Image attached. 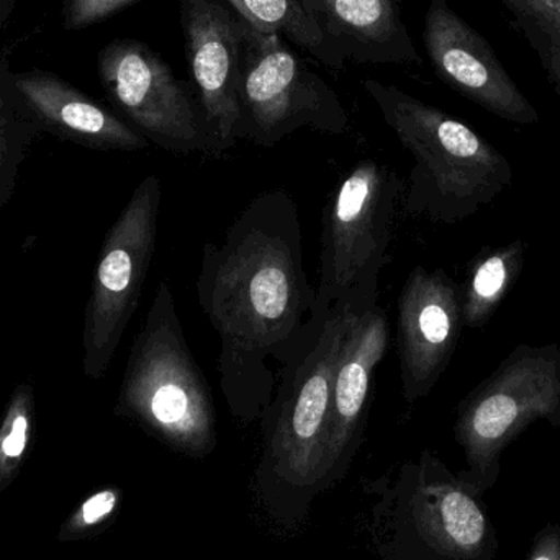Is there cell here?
<instances>
[{
  "label": "cell",
  "mask_w": 560,
  "mask_h": 560,
  "mask_svg": "<svg viewBox=\"0 0 560 560\" xmlns=\"http://www.w3.org/2000/svg\"><path fill=\"white\" fill-rule=\"evenodd\" d=\"M362 85L415 160L401 199L405 217L456 225L512 186V164L472 127L395 85L375 79Z\"/></svg>",
  "instance_id": "obj_2"
},
{
  "label": "cell",
  "mask_w": 560,
  "mask_h": 560,
  "mask_svg": "<svg viewBox=\"0 0 560 560\" xmlns=\"http://www.w3.org/2000/svg\"><path fill=\"white\" fill-rule=\"evenodd\" d=\"M512 12V22L529 23L560 35V0H500Z\"/></svg>",
  "instance_id": "obj_24"
},
{
  "label": "cell",
  "mask_w": 560,
  "mask_h": 560,
  "mask_svg": "<svg viewBox=\"0 0 560 560\" xmlns=\"http://www.w3.org/2000/svg\"><path fill=\"white\" fill-rule=\"evenodd\" d=\"M397 351L401 394L413 405L427 398L446 372L460 335V285L443 269L417 266L397 303Z\"/></svg>",
  "instance_id": "obj_12"
},
{
  "label": "cell",
  "mask_w": 560,
  "mask_h": 560,
  "mask_svg": "<svg viewBox=\"0 0 560 560\" xmlns=\"http://www.w3.org/2000/svg\"><path fill=\"white\" fill-rule=\"evenodd\" d=\"M354 318L342 308L310 315L280 368L275 398L261 418L265 453L259 469L268 482L289 490L325 483L332 375Z\"/></svg>",
  "instance_id": "obj_4"
},
{
  "label": "cell",
  "mask_w": 560,
  "mask_h": 560,
  "mask_svg": "<svg viewBox=\"0 0 560 560\" xmlns=\"http://www.w3.org/2000/svg\"><path fill=\"white\" fill-rule=\"evenodd\" d=\"M482 497L431 451L401 467L392 506V560H497Z\"/></svg>",
  "instance_id": "obj_7"
},
{
  "label": "cell",
  "mask_w": 560,
  "mask_h": 560,
  "mask_svg": "<svg viewBox=\"0 0 560 560\" xmlns=\"http://www.w3.org/2000/svg\"><path fill=\"white\" fill-rule=\"evenodd\" d=\"M161 202V179L150 174L138 184L105 235L82 329V369L91 381L107 374L137 312L156 252Z\"/></svg>",
  "instance_id": "obj_9"
},
{
  "label": "cell",
  "mask_w": 560,
  "mask_h": 560,
  "mask_svg": "<svg viewBox=\"0 0 560 560\" xmlns=\"http://www.w3.org/2000/svg\"><path fill=\"white\" fill-rule=\"evenodd\" d=\"M36 423L35 390L28 382L13 388L0 418V493L19 476Z\"/></svg>",
  "instance_id": "obj_19"
},
{
  "label": "cell",
  "mask_w": 560,
  "mask_h": 560,
  "mask_svg": "<svg viewBox=\"0 0 560 560\" xmlns=\"http://www.w3.org/2000/svg\"><path fill=\"white\" fill-rule=\"evenodd\" d=\"M528 246L513 240L480 249L469 265L460 285L464 328L479 329L495 315L525 269Z\"/></svg>",
  "instance_id": "obj_17"
},
{
  "label": "cell",
  "mask_w": 560,
  "mask_h": 560,
  "mask_svg": "<svg viewBox=\"0 0 560 560\" xmlns=\"http://www.w3.org/2000/svg\"><path fill=\"white\" fill-rule=\"evenodd\" d=\"M236 12L259 32L275 33L308 52L319 65L342 71L346 59L326 38L306 7V0H229Z\"/></svg>",
  "instance_id": "obj_18"
},
{
  "label": "cell",
  "mask_w": 560,
  "mask_h": 560,
  "mask_svg": "<svg viewBox=\"0 0 560 560\" xmlns=\"http://www.w3.org/2000/svg\"><path fill=\"white\" fill-rule=\"evenodd\" d=\"M180 25L213 158H222L240 140V68L248 22L229 0H180Z\"/></svg>",
  "instance_id": "obj_11"
},
{
  "label": "cell",
  "mask_w": 560,
  "mask_h": 560,
  "mask_svg": "<svg viewBox=\"0 0 560 560\" xmlns=\"http://www.w3.org/2000/svg\"><path fill=\"white\" fill-rule=\"evenodd\" d=\"M526 560H560L559 523H548L533 536Z\"/></svg>",
  "instance_id": "obj_25"
},
{
  "label": "cell",
  "mask_w": 560,
  "mask_h": 560,
  "mask_svg": "<svg viewBox=\"0 0 560 560\" xmlns=\"http://www.w3.org/2000/svg\"><path fill=\"white\" fill-rule=\"evenodd\" d=\"M121 490L118 487H105L91 493L81 505L59 526V542L82 541L92 538L95 533L110 525L121 503Z\"/></svg>",
  "instance_id": "obj_21"
},
{
  "label": "cell",
  "mask_w": 560,
  "mask_h": 560,
  "mask_svg": "<svg viewBox=\"0 0 560 560\" xmlns=\"http://www.w3.org/2000/svg\"><path fill=\"white\" fill-rule=\"evenodd\" d=\"M310 13L346 61L423 65L401 0H306Z\"/></svg>",
  "instance_id": "obj_16"
},
{
  "label": "cell",
  "mask_w": 560,
  "mask_h": 560,
  "mask_svg": "<svg viewBox=\"0 0 560 560\" xmlns=\"http://www.w3.org/2000/svg\"><path fill=\"white\" fill-rule=\"evenodd\" d=\"M13 84L30 117L59 140L97 151L137 153L150 141L125 118L81 89L43 69L13 72Z\"/></svg>",
  "instance_id": "obj_15"
},
{
  "label": "cell",
  "mask_w": 560,
  "mask_h": 560,
  "mask_svg": "<svg viewBox=\"0 0 560 560\" xmlns=\"http://www.w3.org/2000/svg\"><path fill=\"white\" fill-rule=\"evenodd\" d=\"M299 207L282 189L259 194L202 249L196 289L220 338V390L236 420H261L315 306L303 266Z\"/></svg>",
  "instance_id": "obj_1"
},
{
  "label": "cell",
  "mask_w": 560,
  "mask_h": 560,
  "mask_svg": "<svg viewBox=\"0 0 560 560\" xmlns=\"http://www.w3.org/2000/svg\"><path fill=\"white\" fill-rule=\"evenodd\" d=\"M97 72L108 101L150 143L180 156L213 158L196 89L147 43L112 39L98 51Z\"/></svg>",
  "instance_id": "obj_10"
},
{
  "label": "cell",
  "mask_w": 560,
  "mask_h": 560,
  "mask_svg": "<svg viewBox=\"0 0 560 560\" xmlns=\"http://www.w3.org/2000/svg\"><path fill=\"white\" fill-rule=\"evenodd\" d=\"M137 2L141 0H66L65 28L69 32L89 28Z\"/></svg>",
  "instance_id": "obj_23"
},
{
  "label": "cell",
  "mask_w": 560,
  "mask_h": 560,
  "mask_svg": "<svg viewBox=\"0 0 560 560\" xmlns=\"http://www.w3.org/2000/svg\"><path fill=\"white\" fill-rule=\"evenodd\" d=\"M45 131L32 117L0 112V210L12 202L20 170Z\"/></svg>",
  "instance_id": "obj_20"
},
{
  "label": "cell",
  "mask_w": 560,
  "mask_h": 560,
  "mask_svg": "<svg viewBox=\"0 0 560 560\" xmlns=\"http://www.w3.org/2000/svg\"><path fill=\"white\" fill-rule=\"evenodd\" d=\"M539 420L560 428V346L522 342L457 405L454 438L467 464L457 477L486 495L506 447Z\"/></svg>",
  "instance_id": "obj_6"
},
{
  "label": "cell",
  "mask_w": 560,
  "mask_h": 560,
  "mask_svg": "<svg viewBox=\"0 0 560 560\" xmlns=\"http://www.w3.org/2000/svg\"><path fill=\"white\" fill-rule=\"evenodd\" d=\"M0 112H15L30 117L13 84V72L2 62H0Z\"/></svg>",
  "instance_id": "obj_26"
},
{
  "label": "cell",
  "mask_w": 560,
  "mask_h": 560,
  "mask_svg": "<svg viewBox=\"0 0 560 560\" xmlns=\"http://www.w3.org/2000/svg\"><path fill=\"white\" fill-rule=\"evenodd\" d=\"M423 43L438 78L457 94L512 124H538L539 112L513 81L486 36L447 0H431L424 15Z\"/></svg>",
  "instance_id": "obj_13"
},
{
  "label": "cell",
  "mask_w": 560,
  "mask_h": 560,
  "mask_svg": "<svg viewBox=\"0 0 560 560\" xmlns=\"http://www.w3.org/2000/svg\"><path fill=\"white\" fill-rule=\"evenodd\" d=\"M390 342V325L384 308L375 305L355 316L332 375L331 421L325 486L348 469L361 446L374 390L375 371Z\"/></svg>",
  "instance_id": "obj_14"
},
{
  "label": "cell",
  "mask_w": 560,
  "mask_h": 560,
  "mask_svg": "<svg viewBox=\"0 0 560 560\" xmlns=\"http://www.w3.org/2000/svg\"><path fill=\"white\" fill-rule=\"evenodd\" d=\"M114 413L189 457L217 447V410L180 325L176 295L161 280L128 354Z\"/></svg>",
  "instance_id": "obj_3"
},
{
  "label": "cell",
  "mask_w": 560,
  "mask_h": 560,
  "mask_svg": "<svg viewBox=\"0 0 560 560\" xmlns=\"http://www.w3.org/2000/svg\"><path fill=\"white\" fill-rule=\"evenodd\" d=\"M512 26L528 39L533 51L536 52L539 62H541L546 79L560 97V35L545 32V30L538 28L536 25H529V23L512 22Z\"/></svg>",
  "instance_id": "obj_22"
},
{
  "label": "cell",
  "mask_w": 560,
  "mask_h": 560,
  "mask_svg": "<svg viewBox=\"0 0 560 560\" xmlns=\"http://www.w3.org/2000/svg\"><path fill=\"white\" fill-rule=\"evenodd\" d=\"M404 192L405 179L377 160L359 161L342 177L323 210L312 315L342 308L361 316L378 305V279L390 261Z\"/></svg>",
  "instance_id": "obj_5"
},
{
  "label": "cell",
  "mask_w": 560,
  "mask_h": 560,
  "mask_svg": "<svg viewBox=\"0 0 560 560\" xmlns=\"http://www.w3.org/2000/svg\"><path fill=\"white\" fill-rule=\"evenodd\" d=\"M240 140L272 148L300 128L345 135L349 115L335 89L282 36L246 25L240 68Z\"/></svg>",
  "instance_id": "obj_8"
}]
</instances>
